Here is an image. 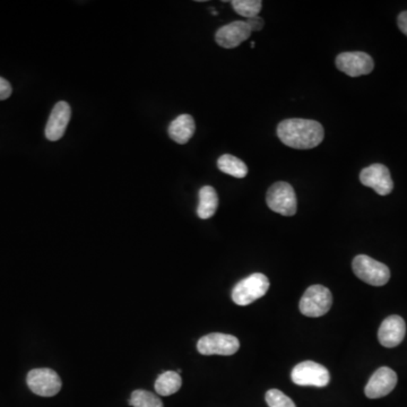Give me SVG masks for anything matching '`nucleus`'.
<instances>
[{
  "label": "nucleus",
  "mask_w": 407,
  "mask_h": 407,
  "mask_svg": "<svg viewBox=\"0 0 407 407\" xmlns=\"http://www.w3.org/2000/svg\"><path fill=\"white\" fill-rule=\"evenodd\" d=\"M278 136L282 143L292 149H311L324 141L325 132L314 120L287 119L278 124Z\"/></svg>",
  "instance_id": "nucleus-1"
},
{
  "label": "nucleus",
  "mask_w": 407,
  "mask_h": 407,
  "mask_svg": "<svg viewBox=\"0 0 407 407\" xmlns=\"http://www.w3.org/2000/svg\"><path fill=\"white\" fill-rule=\"evenodd\" d=\"M270 289L268 278L260 274L255 273L253 275L243 278L232 290V300L238 305H249L253 301L258 300L266 295Z\"/></svg>",
  "instance_id": "nucleus-2"
},
{
  "label": "nucleus",
  "mask_w": 407,
  "mask_h": 407,
  "mask_svg": "<svg viewBox=\"0 0 407 407\" xmlns=\"http://www.w3.org/2000/svg\"><path fill=\"white\" fill-rule=\"evenodd\" d=\"M333 305V295L326 286L312 285L305 290V295L301 297V314L307 317H322L327 314Z\"/></svg>",
  "instance_id": "nucleus-3"
},
{
  "label": "nucleus",
  "mask_w": 407,
  "mask_h": 407,
  "mask_svg": "<svg viewBox=\"0 0 407 407\" xmlns=\"http://www.w3.org/2000/svg\"><path fill=\"white\" fill-rule=\"evenodd\" d=\"M353 272L360 278L372 286H383L391 278V270L383 263L374 260L366 255H359L353 259Z\"/></svg>",
  "instance_id": "nucleus-4"
},
{
  "label": "nucleus",
  "mask_w": 407,
  "mask_h": 407,
  "mask_svg": "<svg viewBox=\"0 0 407 407\" xmlns=\"http://www.w3.org/2000/svg\"><path fill=\"white\" fill-rule=\"evenodd\" d=\"M266 201L273 212L284 216H293L297 213V195L287 182L278 181L273 184L267 191Z\"/></svg>",
  "instance_id": "nucleus-5"
},
{
  "label": "nucleus",
  "mask_w": 407,
  "mask_h": 407,
  "mask_svg": "<svg viewBox=\"0 0 407 407\" xmlns=\"http://www.w3.org/2000/svg\"><path fill=\"white\" fill-rule=\"evenodd\" d=\"M291 378L292 381L297 386L326 387L329 384L330 374L322 364L314 361H305L293 368Z\"/></svg>",
  "instance_id": "nucleus-6"
},
{
  "label": "nucleus",
  "mask_w": 407,
  "mask_h": 407,
  "mask_svg": "<svg viewBox=\"0 0 407 407\" xmlns=\"http://www.w3.org/2000/svg\"><path fill=\"white\" fill-rule=\"evenodd\" d=\"M26 383L31 391L42 397L55 396L60 391L63 386L58 374L48 368L31 370Z\"/></svg>",
  "instance_id": "nucleus-7"
},
{
  "label": "nucleus",
  "mask_w": 407,
  "mask_h": 407,
  "mask_svg": "<svg viewBox=\"0 0 407 407\" xmlns=\"http://www.w3.org/2000/svg\"><path fill=\"white\" fill-rule=\"evenodd\" d=\"M239 347V339L236 336L222 333L208 334L197 343V349L203 355H233Z\"/></svg>",
  "instance_id": "nucleus-8"
},
{
  "label": "nucleus",
  "mask_w": 407,
  "mask_h": 407,
  "mask_svg": "<svg viewBox=\"0 0 407 407\" xmlns=\"http://www.w3.org/2000/svg\"><path fill=\"white\" fill-rule=\"evenodd\" d=\"M336 66L339 70L351 78H359L368 75L374 70V63L371 56L361 51L339 53L336 58Z\"/></svg>",
  "instance_id": "nucleus-9"
},
{
  "label": "nucleus",
  "mask_w": 407,
  "mask_h": 407,
  "mask_svg": "<svg viewBox=\"0 0 407 407\" xmlns=\"http://www.w3.org/2000/svg\"><path fill=\"white\" fill-rule=\"evenodd\" d=\"M360 181L366 187L372 188L380 196L389 195L393 189L391 172L385 165L379 163L361 171Z\"/></svg>",
  "instance_id": "nucleus-10"
},
{
  "label": "nucleus",
  "mask_w": 407,
  "mask_h": 407,
  "mask_svg": "<svg viewBox=\"0 0 407 407\" xmlns=\"http://www.w3.org/2000/svg\"><path fill=\"white\" fill-rule=\"evenodd\" d=\"M396 385V372L388 366H381L369 379L364 393L368 398H381L391 393Z\"/></svg>",
  "instance_id": "nucleus-11"
},
{
  "label": "nucleus",
  "mask_w": 407,
  "mask_h": 407,
  "mask_svg": "<svg viewBox=\"0 0 407 407\" xmlns=\"http://www.w3.org/2000/svg\"><path fill=\"white\" fill-rule=\"evenodd\" d=\"M251 33L253 31L248 25L247 21H236L218 28L215 34V40L221 47L233 49L249 39Z\"/></svg>",
  "instance_id": "nucleus-12"
},
{
  "label": "nucleus",
  "mask_w": 407,
  "mask_h": 407,
  "mask_svg": "<svg viewBox=\"0 0 407 407\" xmlns=\"http://www.w3.org/2000/svg\"><path fill=\"white\" fill-rule=\"evenodd\" d=\"M72 110L67 102H58L53 107L46 127V137L51 142H57L65 135Z\"/></svg>",
  "instance_id": "nucleus-13"
},
{
  "label": "nucleus",
  "mask_w": 407,
  "mask_h": 407,
  "mask_svg": "<svg viewBox=\"0 0 407 407\" xmlns=\"http://www.w3.org/2000/svg\"><path fill=\"white\" fill-rule=\"evenodd\" d=\"M406 334V325L402 317L393 314L384 320L378 332L380 344L385 347H395L402 343Z\"/></svg>",
  "instance_id": "nucleus-14"
},
{
  "label": "nucleus",
  "mask_w": 407,
  "mask_h": 407,
  "mask_svg": "<svg viewBox=\"0 0 407 407\" xmlns=\"http://www.w3.org/2000/svg\"><path fill=\"white\" fill-rule=\"evenodd\" d=\"M195 120L190 115H180L169 126V136L178 144H187L195 134Z\"/></svg>",
  "instance_id": "nucleus-15"
},
{
  "label": "nucleus",
  "mask_w": 407,
  "mask_h": 407,
  "mask_svg": "<svg viewBox=\"0 0 407 407\" xmlns=\"http://www.w3.org/2000/svg\"><path fill=\"white\" fill-rule=\"evenodd\" d=\"M218 207V197L216 190L211 186H204L199 190V204L197 207V215L201 220L212 218Z\"/></svg>",
  "instance_id": "nucleus-16"
},
{
  "label": "nucleus",
  "mask_w": 407,
  "mask_h": 407,
  "mask_svg": "<svg viewBox=\"0 0 407 407\" xmlns=\"http://www.w3.org/2000/svg\"><path fill=\"white\" fill-rule=\"evenodd\" d=\"M182 379L176 371H165L157 377L155 391L161 396L174 395L181 388Z\"/></svg>",
  "instance_id": "nucleus-17"
},
{
  "label": "nucleus",
  "mask_w": 407,
  "mask_h": 407,
  "mask_svg": "<svg viewBox=\"0 0 407 407\" xmlns=\"http://www.w3.org/2000/svg\"><path fill=\"white\" fill-rule=\"evenodd\" d=\"M218 168L222 172L234 178H245L248 174V168L243 161L233 155L224 154L218 159Z\"/></svg>",
  "instance_id": "nucleus-18"
},
{
  "label": "nucleus",
  "mask_w": 407,
  "mask_h": 407,
  "mask_svg": "<svg viewBox=\"0 0 407 407\" xmlns=\"http://www.w3.org/2000/svg\"><path fill=\"white\" fill-rule=\"evenodd\" d=\"M231 5L237 14L245 17L248 20L258 16L263 7L260 0H233Z\"/></svg>",
  "instance_id": "nucleus-19"
},
{
  "label": "nucleus",
  "mask_w": 407,
  "mask_h": 407,
  "mask_svg": "<svg viewBox=\"0 0 407 407\" xmlns=\"http://www.w3.org/2000/svg\"><path fill=\"white\" fill-rule=\"evenodd\" d=\"M130 405L132 407H163L160 397H157L151 391H142V389L132 391Z\"/></svg>",
  "instance_id": "nucleus-20"
},
{
  "label": "nucleus",
  "mask_w": 407,
  "mask_h": 407,
  "mask_svg": "<svg viewBox=\"0 0 407 407\" xmlns=\"http://www.w3.org/2000/svg\"><path fill=\"white\" fill-rule=\"evenodd\" d=\"M265 398L270 407H297L290 397L286 396L285 393L278 389H270L267 391Z\"/></svg>",
  "instance_id": "nucleus-21"
},
{
  "label": "nucleus",
  "mask_w": 407,
  "mask_h": 407,
  "mask_svg": "<svg viewBox=\"0 0 407 407\" xmlns=\"http://www.w3.org/2000/svg\"><path fill=\"white\" fill-rule=\"evenodd\" d=\"M11 95V86L9 80L0 78V101L9 99Z\"/></svg>",
  "instance_id": "nucleus-22"
},
{
  "label": "nucleus",
  "mask_w": 407,
  "mask_h": 407,
  "mask_svg": "<svg viewBox=\"0 0 407 407\" xmlns=\"http://www.w3.org/2000/svg\"><path fill=\"white\" fill-rule=\"evenodd\" d=\"M248 25L250 26L251 31L253 32H258V31L262 30L264 28V20L260 18V17H253V18H250V20H247Z\"/></svg>",
  "instance_id": "nucleus-23"
},
{
  "label": "nucleus",
  "mask_w": 407,
  "mask_h": 407,
  "mask_svg": "<svg viewBox=\"0 0 407 407\" xmlns=\"http://www.w3.org/2000/svg\"><path fill=\"white\" fill-rule=\"evenodd\" d=\"M397 25H398L399 30L407 36V11H403L398 15Z\"/></svg>",
  "instance_id": "nucleus-24"
},
{
  "label": "nucleus",
  "mask_w": 407,
  "mask_h": 407,
  "mask_svg": "<svg viewBox=\"0 0 407 407\" xmlns=\"http://www.w3.org/2000/svg\"><path fill=\"white\" fill-rule=\"evenodd\" d=\"M251 48H255V46H256V43H255V42H251Z\"/></svg>",
  "instance_id": "nucleus-25"
}]
</instances>
